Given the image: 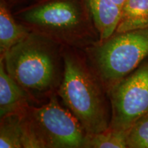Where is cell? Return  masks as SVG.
Returning <instances> with one entry per match:
<instances>
[{"mask_svg":"<svg viewBox=\"0 0 148 148\" xmlns=\"http://www.w3.org/2000/svg\"><path fill=\"white\" fill-rule=\"evenodd\" d=\"M58 44L30 32L1 57L8 73L29 97L47 95L60 86L63 74Z\"/></svg>","mask_w":148,"mask_h":148,"instance_id":"1","label":"cell"},{"mask_svg":"<svg viewBox=\"0 0 148 148\" xmlns=\"http://www.w3.org/2000/svg\"><path fill=\"white\" fill-rule=\"evenodd\" d=\"M16 16L30 32L59 44H89L95 33L86 0H38Z\"/></svg>","mask_w":148,"mask_h":148,"instance_id":"2","label":"cell"},{"mask_svg":"<svg viewBox=\"0 0 148 148\" xmlns=\"http://www.w3.org/2000/svg\"><path fill=\"white\" fill-rule=\"evenodd\" d=\"M63 60V76L58 93L64 105L78 120L86 134L106 130L111 114L97 77L76 55L65 53Z\"/></svg>","mask_w":148,"mask_h":148,"instance_id":"3","label":"cell"},{"mask_svg":"<svg viewBox=\"0 0 148 148\" xmlns=\"http://www.w3.org/2000/svg\"><path fill=\"white\" fill-rule=\"evenodd\" d=\"M23 147H84L86 133L55 95L38 108L28 106L21 112Z\"/></svg>","mask_w":148,"mask_h":148,"instance_id":"4","label":"cell"},{"mask_svg":"<svg viewBox=\"0 0 148 148\" xmlns=\"http://www.w3.org/2000/svg\"><path fill=\"white\" fill-rule=\"evenodd\" d=\"M88 53L97 75L110 88L148 56V27L114 33L90 48Z\"/></svg>","mask_w":148,"mask_h":148,"instance_id":"5","label":"cell"},{"mask_svg":"<svg viewBox=\"0 0 148 148\" xmlns=\"http://www.w3.org/2000/svg\"><path fill=\"white\" fill-rule=\"evenodd\" d=\"M111 117L109 127L129 130L148 113V62L109 88Z\"/></svg>","mask_w":148,"mask_h":148,"instance_id":"6","label":"cell"},{"mask_svg":"<svg viewBox=\"0 0 148 148\" xmlns=\"http://www.w3.org/2000/svg\"><path fill=\"white\" fill-rule=\"evenodd\" d=\"M29 96L8 73L2 58L0 60V116L21 112L28 105Z\"/></svg>","mask_w":148,"mask_h":148,"instance_id":"7","label":"cell"},{"mask_svg":"<svg viewBox=\"0 0 148 148\" xmlns=\"http://www.w3.org/2000/svg\"><path fill=\"white\" fill-rule=\"evenodd\" d=\"M99 41L114 34L121 15V8L111 0H86Z\"/></svg>","mask_w":148,"mask_h":148,"instance_id":"8","label":"cell"},{"mask_svg":"<svg viewBox=\"0 0 148 148\" xmlns=\"http://www.w3.org/2000/svg\"><path fill=\"white\" fill-rule=\"evenodd\" d=\"M30 31L14 19L5 0L0 1V52L1 57L23 39Z\"/></svg>","mask_w":148,"mask_h":148,"instance_id":"9","label":"cell"},{"mask_svg":"<svg viewBox=\"0 0 148 148\" xmlns=\"http://www.w3.org/2000/svg\"><path fill=\"white\" fill-rule=\"evenodd\" d=\"M148 27V0H126L121 8L116 32L121 33Z\"/></svg>","mask_w":148,"mask_h":148,"instance_id":"10","label":"cell"},{"mask_svg":"<svg viewBox=\"0 0 148 148\" xmlns=\"http://www.w3.org/2000/svg\"><path fill=\"white\" fill-rule=\"evenodd\" d=\"M21 112L7 114L1 118L0 147H23Z\"/></svg>","mask_w":148,"mask_h":148,"instance_id":"11","label":"cell"},{"mask_svg":"<svg viewBox=\"0 0 148 148\" xmlns=\"http://www.w3.org/2000/svg\"><path fill=\"white\" fill-rule=\"evenodd\" d=\"M128 130H121L108 127L94 134L86 135L84 147L126 148Z\"/></svg>","mask_w":148,"mask_h":148,"instance_id":"12","label":"cell"},{"mask_svg":"<svg viewBox=\"0 0 148 148\" xmlns=\"http://www.w3.org/2000/svg\"><path fill=\"white\" fill-rule=\"evenodd\" d=\"M127 145L130 148H148V113L138 119L129 129Z\"/></svg>","mask_w":148,"mask_h":148,"instance_id":"13","label":"cell"},{"mask_svg":"<svg viewBox=\"0 0 148 148\" xmlns=\"http://www.w3.org/2000/svg\"><path fill=\"white\" fill-rule=\"evenodd\" d=\"M111 1H113L114 3H116V5H119L120 8H122V7H123V5L126 0H111Z\"/></svg>","mask_w":148,"mask_h":148,"instance_id":"14","label":"cell"}]
</instances>
